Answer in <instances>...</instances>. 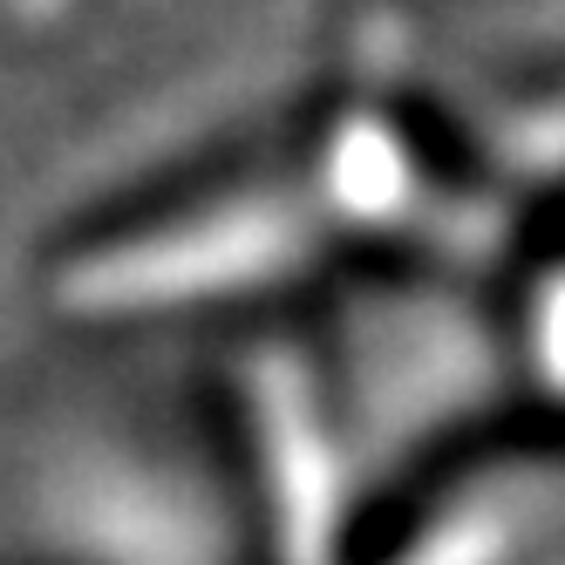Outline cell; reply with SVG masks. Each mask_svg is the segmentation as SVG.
<instances>
[{"label": "cell", "mask_w": 565, "mask_h": 565, "mask_svg": "<svg viewBox=\"0 0 565 565\" xmlns=\"http://www.w3.org/2000/svg\"><path fill=\"white\" fill-rule=\"evenodd\" d=\"M8 8H14L21 21H55V14L68 8V0H8Z\"/></svg>", "instance_id": "6da1fadb"}]
</instances>
